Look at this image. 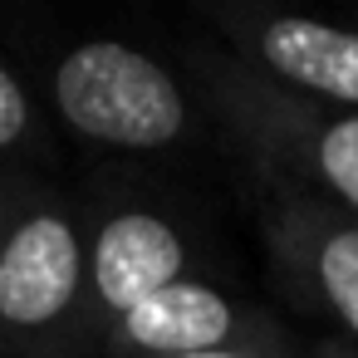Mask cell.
<instances>
[{"label": "cell", "mask_w": 358, "mask_h": 358, "mask_svg": "<svg viewBox=\"0 0 358 358\" xmlns=\"http://www.w3.org/2000/svg\"><path fill=\"white\" fill-rule=\"evenodd\" d=\"M319 285L334 314L358 334V226H343L319 245Z\"/></svg>", "instance_id": "cell-6"}, {"label": "cell", "mask_w": 358, "mask_h": 358, "mask_svg": "<svg viewBox=\"0 0 358 358\" xmlns=\"http://www.w3.org/2000/svg\"><path fill=\"white\" fill-rule=\"evenodd\" d=\"M0 231H6V216H0Z\"/></svg>", "instance_id": "cell-10"}, {"label": "cell", "mask_w": 358, "mask_h": 358, "mask_svg": "<svg viewBox=\"0 0 358 358\" xmlns=\"http://www.w3.org/2000/svg\"><path fill=\"white\" fill-rule=\"evenodd\" d=\"M182 236L152 211H123L103 221L94 241V289L108 309L128 314L157 289L182 280Z\"/></svg>", "instance_id": "cell-3"}, {"label": "cell", "mask_w": 358, "mask_h": 358, "mask_svg": "<svg viewBox=\"0 0 358 358\" xmlns=\"http://www.w3.org/2000/svg\"><path fill=\"white\" fill-rule=\"evenodd\" d=\"M319 172L358 211V118H338L319 133Z\"/></svg>", "instance_id": "cell-7"}, {"label": "cell", "mask_w": 358, "mask_h": 358, "mask_svg": "<svg viewBox=\"0 0 358 358\" xmlns=\"http://www.w3.org/2000/svg\"><path fill=\"white\" fill-rule=\"evenodd\" d=\"M84 280V250L64 216H30L0 241V319L10 329L55 324Z\"/></svg>", "instance_id": "cell-2"}, {"label": "cell", "mask_w": 358, "mask_h": 358, "mask_svg": "<svg viewBox=\"0 0 358 358\" xmlns=\"http://www.w3.org/2000/svg\"><path fill=\"white\" fill-rule=\"evenodd\" d=\"M187 358H250V353H226V348H216V353H187Z\"/></svg>", "instance_id": "cell-9"}, {"label": "cell", "mask_w": 358, "mask_h": 358, "mask_svg": "<svg viewBox=\"0 0 358 358\" xmlns=\"http://www.w3.org/2000/svg\"><path fill=\"white\" fill-rule=\"evenodd\" d=\"M260 55L280 79L358 108V30L280 15L260 35Z\"/></svg>", "instance_id": "cell-5"}, {"label": "cell", "mask_w": 358, "mask_h": 358, "mask_svg": "<svg viewBox=\"0 0 358 358\" xmlns=\"http://www.w3.org/2000/svg\"><path fill=\"white\" fill-rule=\"evenodd\" d=\"M231 329H236L231 304L211 285H192V280H177L123 314V338L162 358L216 353L231 338Z\"/></svg>", "instance_id": "cell-4"}, {"label": "cell", "mask_w": 358, "mask_h": 358, "mask_svg": "<svg viewBox=\"0 0 358 358\" xmlns=\"http://www.w3.org/2000/svg\"><path fill=\"white\" fill-rule=\"evenodd\" d=\"M55 103L69 128L108 148H167L187 128L177 79L123 40H89L69 50L55 74Z\"/></svg>", "instance_id": "cell-1"}, {"label": "cell", "mask_w": 358, "mask_h": 358, "mask_svg": "<svg viewBox=\"0 0 358 358\" xmlns=\"http://www.w3.org/2000/svg\"><path fill=\"white\" fill-rule=\"evenodd\" d=\"M30 128V99L20 89V79L0 64V148H15Z\"/></svg>", "instance_id": "cell-8"}]
</instances>
